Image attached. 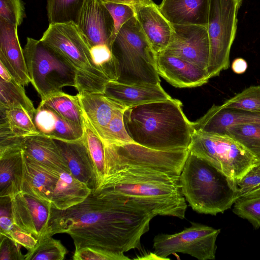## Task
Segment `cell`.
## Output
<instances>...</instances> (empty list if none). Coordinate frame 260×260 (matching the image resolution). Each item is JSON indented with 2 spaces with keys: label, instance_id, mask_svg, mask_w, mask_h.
<instances>
[{
  "label": "cell",
  "instance_id": "42",
  "mask_svg": "<svg viewBox=\"0 0 260 260\" xmlns=\"http://www.w3.org/2000/svg\"><path fill=\"white\" fill-rule=\"evenodd\" d=\"M16 228L12 216L11 198L0 197V235H7Z\"/></svg>",
  "mask_w": 260,
  "mask_h": 260
},
{
  "label": "cell",
  "instance_id": "40",
  "mask_svg": "<svg viewBox=\"0 0 260 260\" xmlns=\"http://www.w3.org/2000/svg\"><path fill=\"white\" fill-rule=\"evenodd\" d=\"M74 260H127L130 258L124 253L90 247H83L75 251Z\"/></svg>",
  "mask_w": 260,
  "mask_h": 260
},
{
  "label": "cell",
  "instance_id": "1",
  "mask_svg": "<svg viewBox=\"0 0 260 260\" xmlns=\"http://www.w3.org/2000/svg\"><path fill=\"white\" fill-rule=\"evenodd\" d=\"M153 217L147 211L93 192L66 210L52 207L47 235H69L75 251L83 247L124 253L141 247Z\"/></svg>",
  "mask_w": 260,
  "mask_h": 260
},
{
  "label": "cell",
  "instance_id": "15",
  "mask_svg": "<svg viewBox=\"0 0 260 260\" xmlns=\"http://www.w3.org/2000/svg\"><path fill=\"white\" fill-rule=\"evenodd\" d=\"M156 66L158 75L176 87L200 86L210 79L206 70L168 53L156 54Z\"/></svg>",
  "mask_w": 260,
  "mask_h": 260
},
{
  "label": "cell",
  "instance_id": "17",
  "mask_svg": "<svg viewBox=\"0 0 260 260\" xmlns=\"http://www.w3.org/2000/svg\"><path fill=\"white\" fill-rule=\"evenodd\" d=\"M141 29L156 54L165 50L173 35L172 24L154 2L133 6Z\"/></svg>",
  "mask_w": 260,
  "mask_h": 260
},
{
  "label": "cell",
  "instance_id": "18",
  "mask_svg": "<svg viewBox=\"0 0 260 260\" xmlns=\"http://www.w3.org/2000/svg\"><path fill=\"white\" fill-rule=\"evenodd\" d=\"M192 122L194 131L225 134L226 129L234 125L260 124V112L213 105L202 117Z\"/></svg>",
  "mask_w": 260,
  "mask_h": 260
},
{
  "label": "cell",
  "instance_id": "31",
  "mask_svg": "<svg viewBox=\"0 0 260 260\" xmlns=\"http://www.w3.org/2000/svg\"><path fill=\"white\" fill-rule=\"evenodd\" d=\"M85 0H47L49 24L77 23Z\"/></svg>",
  "mask_w": 260,
  "mask_h": 260
},
{
  "label": "cell",
  "instance_id": "9",
  "mask_svg": "<svg viewBox=\"0 0 260 260\" xmlns=\"http://www.w3.org/2000/svg\"><path fill=\"white\" fill-rule=\"evenodd\" d=\"M189 150L236 182L260 162L256 155L226 134L194 131Z\"/></svg>",
  "mask_w": 260,
  "mask_h": 260
},
{
  "label": "cell",
  "instance_id": "38",
  "mask_svg": "<svg viewBox=\"0 0 260 260\" xmlns=\"http://www.w3.org/2000/svg\"><path fill=\"white\" fill-rule=\"evenodd\" d=\"M25 17L21 0H0V19L17 26Z\"/></svg>",
  "mask_w": 260,
  "mask_h": 260
},
{
  "label": "cell",
  "instance_id": "33",
  "mask_svg": "<svg viewBox=\"0 0 260 260\" xmlns=\"http://www.w3.org/2000/svg\"><path fill=\"white\" fill-rule=\"evenodd\" d=\"M68 253L61 241L46 235L40 239L37 245L24 254L25 260H62Z\"/></svg>",
  "mask_w": 260,
  "mask_h": 260
},
{
  "label": "cell",
  "instance_id": "30",
  "mask_svg": "<svg viewBox=\"0 0 260 260\" xmlns=\"http://www.w3.org/2000/svg\"><path fill=\"white\" fill-rule=\"evenodd\" d=\"M0 107L23 109L32 120L36 111L32 102L26 95L23 86L12 76L0 78Z\"/></svg>",
  "mask_w": 260,
  "mask_h": 260
},
{
  "label": "cell",
  "instance_id": "3",
  "mask_svg": "<svg viewBox=\"0 0 260 260\" xmlns=\"http://www.w3.org/2000/svg\"><path fill=\"white\" fill-rule=\"evenodd\" d=\"M125 129L135 143L153 149L189 148L194 129L182 110V102L170 99L125 110Z\"/></svg>",
  "mask_w": 260,
  "mask_h": 260
},
{
  "label": "cell",
  "instance_id": "23",
  "mask_svg": "<svg viewBox=\"0 0 260 260\" xmlns=\"http://www.w3.org/2000/svg\"><path fill=\"white\" fill-rule=\"evenodd\" d=\"M158 8L171 24L207 26L209 0H162Z\"/></svg>",
  "mask_w": 260,
  "mask_h": 260
},
{
  "label": "cell",
  "instance_id": "43",
  "mask_svg": "<svg viewBox=\"0 0 260 260\" xmlns=\"http://www.w3.org/2000/svg\"><path fill=\"white\" fill-rule=\"evenodd\" d=\"M239 197L260 188V169L256 166L236 182Z\"/></svg>",
  "mask_w": 260,
  "mask_h": 260
},
{
  "label": "cell",
  "instance_id": "11",
  "mask_svg": "<svg viewBox=\"0 0 260 260\" xmlns=\"http://www.w3.org/2000/svg\"><path fill=\"white\" fill-rule=\"evenodd\" d=\"M220 229L194 222L189 227L173 234H159L153 239L154 253L169 259L175 253L187 254L199 260L215 258L216 241Z\"/></svg>",
  "mask_w": 260,
  "mask_h": 260
},
{
  "label": "cell",
  "instance_id": "8",
  "mask_svg": "<svg viewBox=\"0 0 260 260\" xmlns=\"http://www.w3.org/2000/svg\"><path fill=\"white\" fill-rule=\"evenodd\" d=\"M103 144L105 177L125 168L179 176L189 153V148L159 150L135 142Z\"/></svg>",
  "mask_w": 260,
  "mask_h": 260
},
{
  "label": "cell",
  "instance_id": "4",
  "mask_svg": "<svg viewBox=\"0 0 260 260\" xmlns=\"http://www.w3.org/2000/svg\"><path fill=\"white\" fill-rule=\"evenodd\" d=\"M179 181L186 201L198 213H223L239 197L235 181L189 150Z\"/></svg>",
  "mask_w": 260,
  "mask_h": 260
},
{
  "label": "cell",
  "instance_id": "19",
  "mask_svg": "<svg viewBox=\"0 0 260 260\" xmlns=\"http://www.w3.org/2000/svg\"><path fill=\"white\" fill-rule=\"evenodd\" d=\"M17 26L0 19V62L22 86L30 82L17 34Z\"/></svg>",
  "mask_w": 260,
  "mask_h": 260
},
{
  "label": "cell",
  "instance_id": "12",
  "mask_svg": "<svg viewBox=\"0 0 260 260\" xmlns=\"http://www.w3.org/2000/svg\"><path fill=\"white\" fill-rule=\"evenodd\" d=\"M172 25L171 40L167 48L161 52L175 55L207 71L210 56L207 26Z\"/></svg>",
  "mask_w": 260,
  "mask_h": 260
},
{
  "label": "cell",
  "instance_id": "26",
  "mask_svg": "<svg viewBox=\"0 0 260 260\" xmlns=\"http://www.w3.org/2000/svg\"><path fill=\"white\" fill-rule=\"evenodd\" d=\"M33 121L40 134L54 139L74 141L83 135V128L73 124L45 107L38 106Z\"/></svg>",
  "mask_w": 260,
  "mask_h": 260
},
{
  "label": "cell",
  "instance_id": "41",
  "mask_svg": "<svg viewBox=\"0 0 260 260\" xmlns=\"http://www.w3.org/2000/svg\"><path fill=\"white\" fill-rule=\"evenodd\" d=\"M0 260H24L21 245L10 237L0 235Z\"/></svg>",
  "mask_w": 260,
  "mask_h": 260
},
{
  "label": "cell",
  "instance_id": "32",
  "mask_svg": "<svg viewBox=\"0 0 260 260\" xmlns=\"http://www.w3.org/2000/svg\"><path fill=\"white\" fill-rule=\"evenodd\" d=\"M83 116L84 126L82 138L93 160L99 185L105 176L104 146L102 140L84 113Z\"/></svg>",
  "mask_w": 260,
  "mask_h": 260
},
{
  "label": "cell",
  "instance_id": "48",
  "mask_svg": "<svg viewBox=\"0 0 260 260\" xmlns=\"http://www.w3.org/2000/svg\"><path fill=\"white\" fill-rule=\"evenodd\" d=\"M258 166L259 168L260 169V162H259V165H258Z\"/></svg>",
  "mask_w": 260,
  "mask_h": 260
},
{
  "label": "cell",
  "instance_id": "35",
  "mask_svg": "<svg viewBox=\"0 0 260 260\" xmlns=\"http://www.w3.org/2000/svg\"><path fill=\"white\" fill-rule=\"evenodd\" d=\"M225 134L240 142L260 159V124L234 125L226 129Z\"/></svg>",
  "mask_w": 260,
  "mask_h": 260
},
{
  "label": "cell",
  "instance_id": "14",
  "mask_svg": "<svg viewBox=\"0 0 260 260\" xmlns=\"http://www.w3.org/2000/svg\"><path fill=\"white\" fill-rule=\"evenodd\" d=\"M76 24L90 48L105 45L111 49L114 22L103 3L85 0Z\"/></svg>",
  "mask_w": 260,
  "mask_h": 260
},
{
  "label": "cell",
  "instance_id": "7",
  "mask_svg": "<svg viewBox=\"0 0 260 260\" xmlns=\"http://www.w3.org/2000/svg\"><path fill=\"white\" fill-rule=\"evenodd\" d=\"M23 51L30 82L41 100L64 86L76 88L75 69L55 50L40 40L27 37Z\"/></svg>",
  "mask_w": 260,
  "mask_h": 260
},
{
  "label": "cell",
  "instance_id": "20",
  "mask_svg": "<svg viewBox=\"0 0 260 260\" xmlns=\"http://www.w3.org/2000/svg\"><path fill=\"white\" fill-rule=\"evenodd\" d=\"M104 94L125 109L171 98L160 83L125 84L116 81L107 83Z\"/></svg>",
  "mask_w": 260,
  "mask_h": 260
},
{
  "label": "cell",
  "instance_id": "39",
  "mask_svg": "<svg viewBox=\"0 0 260 260\" xmlns=\"http://www.w3.org/2000/svg\"><path fill=\"white\" fill-rule=\"evenodd\" d=\"M103 4L110 13L114 20V31L113 37L114 40L121 27L135 16L134 9L132 6L123 4L114 3H104Z\"/></svg>",
  "mask_w": 260,
  "mask_h": 260
},
{
  "label": "cell",
  "instance_id": "27",
  "mask_svg": "<svg viewBox=\"0 0 260 260\" xmlns=\"http://www.w3.org/2000/svg\"><path fill=\"white\" fill-rule=\"evenodd\" d=\"M92 189L70 173L62 172L53 191L51 204L52 208L64 210L84 202Z\"/></svg>",
  "mask_w": 260,
  "mask_h": 260
},
{
  "label": "cell",
  "instance_id": "10",
  "mask_svg": "<svg viewBox=\"0 0 260 260\" xmlns=\"http://www.w3.org/2000/svg\"><path fill=\"white\" fill-rule=\"evenodd\" d=\"M242 0H209L207 31L210 56L207 69L210 78L230 67V54L235 38L237 14Z\"/></svg>",
  "mask_w": 260,
  "mask_h": 260
},
{
  "label": "cell",
  "instance_id": "36",
  "mask_svg": "<svg viewBox=\"0 0 260 260\" xmlns=\"http://www.w3.org/2000/svg\"><path fill=\"white\" fill-rule=\"evenodd\" d=\"M223 107L260 112V85H253L226 100Z\"/></svg>",
  "mask_w": 260,
  "mask_h": 260
},
{
  "label": "cell",
  "instance_id": "6",
  "mask_svg": "<svg viewBox=\"0 0 260 260\" xmlns=\"http://www.w3.org/2000/svg\"><path fill=\"white\" fill-rule=\"evenodd\" d=\"M116 63V81L125 84L160 83L154 52L133 17L120 29L111 45Z\"/></svg>",
  "mask_w": 260,
  "mask_h": 260
},
{
  "label": "cell",
  "instance_id": "21",
  "mask_svg": "<svg viewBox=\"0 0 260 260\" xmlns=\"http://www.w3.org/2000/svg\"><path fill=\"white\" fill-rule=\"evenodd\" d=\"M54 140L67 163L71 174L92 190H95L99 185L96 170L83 138L74 141Z\"/></svg>",
  "mask_w": 260,
  "mask_h": 260
},
{
  "label": "cell",
  "instance_id": "29",
  "mask_svg": "<svg viewBox=\"0 0 260 260\" xmlns=\"http://www.w3.org/2000/svg\"><path fill=\"white\" fill-rule=\"evenodd\" d=\"M39 106L48 108L73 124L83 128V112L77 94L59 91L41 100Z\"/></svg>",
  "mask_w": 260,
  "mask_h": 260
},
{
  "label": "cell",
  "instance_id": "37",
  "mask_svg": "<svg viewBox=\"0 0 260 260\" xmlns=\"http://www.w3.org/2000/svg\"><path fill=\"white\" fill-rule=\"evenodd\" d=\"M125 109L116 112L106 128L102 138L103 143H121L134 142L125 127L123 114Z\"/></svg>",
  "mask_w": 260,
  "mask_h": 260
},
{
  "label": "cell",
  "instance_id": "45",
  "mask_svg": "<svg viewBox=\"0 0 260 260\" xmlns=\"http://www.w3.org/2000/svg\"><path fill=\"white\" fill-rule=\"evenodd\" d=\"M248 67L246 61L242 58L235 59L232 63L233 71L237 74H241L245 72Z\"/></svg>",
  "mask_w": 260,
  "mask_h": 260
},
{
  "label": "cell",
  "instance_id": "2",
  "mask_svg": "<svg viewBox=\"0 0 260 260\" xmlns=\"http://www.w3.org/2000/svg\"><path fill=\"white\" fill-rule=\"evenodd\" d=\"M92 191L147 211L153 217L185 216L187 204L179 176L125 168L105 177Z\"/></svg>",
  "mask_w": 260,
  "mask_h": 260
},
{
  "label": "cell",
  "instance_id": "34",
  "mask_svg": "<svg viewBox=\"0 0 260 260\" xmlns=\"http://www.w3.org/2000/svg\"><path fill=\"white\" fill-rule=\"evenodd\" d=\"M233 211L247 220L255 229L260 228V188L239 197L234 204Z\"/></svg>",
  "mask_w": 260,
  "mask_h": 260
},
{
  "label": "cell",
  "instance_id": "28",
  "mask_svg": "<svg viewBox=\"0 0 260 260\" xmlns=\"http://www.w3.org/2000/svg\"><path fill=\"white\" fill-rule=\"evenodd\" d=\"M22 150L0 158V197H11L21 191Z\"/></svg>",
  "mask_w": 260,
  "mask_h": 260
},
{
  "label": "cell",
  "instance_id": "5",
  "mask_svg": "<svg viewBox=\"0 0 260 260\" xmlns=\"http://www.w3.org/2000/svg\"><path fill=\"white\" fill-rule=\"evenodd\" d=\"M40 40L60 54L75 69L78 93H104L110 80L94 63L90 47L76 23L49 24Z\"/></svg>",
  "mask_w": 260,
  "mask_h": 260
},
{
  "label": "cell",
  "instance_id": "25",
  "mask_svg": "<svg viewBox=\"0 0 260 260\" xmlns=\"http://www.w3.org/2000/svg\"><path fill=\"white\" fill-rule=\"evenodd\" d=\"M21 148L25 155L53 170L70 173L58 146L51 138L40 134L26 137Z\"/></svg>",
  "mask_w": 260,
  "mask_h": 260
},
{
  "label": "cell",
  "instance_id": "13",
  "mask_svg": "<svg viewBox=\"0 0 260 260\" xmlns=\"http://www.w3.org/2000/svg\"><path fill=\"white\" fill-rule=\"evenodd\" d=\"M10 197L15 226L31 234L38 240L46 235L51 214V205L22 191Z\"/></svg>",
  "mask_w": 260,
  "mask_h": 260
},
{
  "label": "cell",
  "instance_id": "44",
  "mask_svg": "<svg viewBox=\"0 0 260 260\" xmlns=\"http://www.w3.org/2000/svg\"><path fill=\"white\" fill-rule=\"evenodd\" d=\"M7 235L27 250L34 248L38 241L31 234L22 231L17 227L12 230Z\"/></svg>",
  "mask_w": 260,
  "mask_h": 260
},
{
  "label": "cell",
  "instance_id": "47",
  "mask_svg": "<svg viewBox=\"0 0 260 260\" xmlns=\"http://www.w3.org/2000/svg\"><path fill=\"white\" fill-rule=\"evenodd\" d=\"M162 259L160 257L158 256L155 253H150L147 255H144L142 257H138L135 259Z\"/></svg>",
  "mask_w": 260,
  "mask_h": 260
},
{
  "label": "cell",
  "instance_id": "16",
  "mask_svg": "<svg viewBox=\"0 0 260 260\" xmlns=\"http://www.w3.org/2000/svg\"><path fill=\"white\" fill-rule=\"evenodd\" d=\"M0 154L19 149L24 138L39 134L23 109L0 107Z\"/></svg>",
  "mask_w": 260,
  "mask_h": 260
},
{
  "label": "cell",
  "instance_id": "22",
  "mask_svg": "<svg viewBox=\"0 0 260 260\" xmlns=\"http://www.w3.org/2000/svg\"><path fill=\"white\" fill-rule=\"evenodd\" d=\"M22 152L23 175L21 191L51 205L52 192L61 173Z\"/></svg>",
  "mask_w": 260,
  "mask_h": 260
},
{
  "label": "cell",
  "instance_id": "24",
  "mask_svg": "<svg viewBox=\"0 0 260 260\" xmlns=\"http://www.w3.org/2000/svg\"><path fill=\"white\" fill-rule=\"evenodd\" d=\"M77 95L83 113L101 139L115 114L126 109L102 93L83 92Z\"/></svg>",
  "mask_w": 260,
  "mask_h": 260
},
{
  "label": "cell",
  "instance_id": "46",
  "mask_svg": "<svg viewBox=\"0 0 260 260\" xmlns=\"http://www.w3.org/2000/svg\"><path fill=\"white\" fill-rule=\"evenodd\" d=\"M102 3H114L126 4L130 6H135L139 4L150 3L153 0H98Z\"/></svg>",
  "mask_w": 260,
  "mask_h": 260
}]
</instances>
